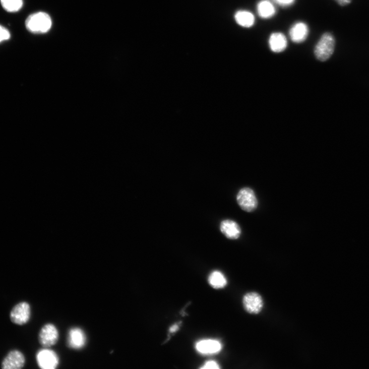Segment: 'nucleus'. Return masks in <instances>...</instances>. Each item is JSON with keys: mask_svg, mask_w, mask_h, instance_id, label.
Segmentation results:
<instances>
[{"mask_svg": "<svg viewBox=\"0 0 369 369\" xmlns=\"http://www.w3.org/2000/svg\"><path fill=\"white\" fill-rule=\"evenodd\" d=\"M52 25L50 16L46 13L39 12L30 15L26 20L25 26L29 32L43 34L48 32Z\"/></svg>", "mask_w": 369, "mask_h": 369, "instance_id": "1", "label": "nucleus"}, {"mask_svg": "<svg viewBox=\"0 0 369 369\" xmlns=\"http://www.w3.org/2000/svg\"><path fill=\"white\" fill-rule=\"evenodd\" d=\"M335 47V40L330 33L323 35L315 48V54L319 60L325 61L332 55Z\"/></svg>", "mask_w": 369, "mask_h": 369, "instance_id": "2", "label": "nucleus"}, {"mask_svg": "<svg viewBox=\"0 0 369 369\" xmlns=\"http://www.w3.org/2000/svg\"><path fill=\"white\" fill-rule=\"evenodd\" d=\"M237 203L243 210L251 212L258 206V201L254 191L248 188L241 189L236 197Z\"/></svg>", "mask_w": 369, "mask_h": 369, "instance_id": "3", "label": "nucleus"}, {"mask_svg": "<svg viewBox=\"0 0 369 369\" xmlns=\"http://www.w3.org/2000/svg\"><path fill=\"white\" fill-rule=\"evenodd\" d=\"M39 367L43 369H54L59 364V358L53 350L44 348L39 350L36 356Z\"/></svg>", "mask_w": 369, "mask_h": 369, "instance_id": "4", "label": "nucleus"}, {"mask_svg": "<svg viewBox=\"0 0 369 369\" xmlns=\"http://www.w3.org/2000/svg\"><path fill=\"white\" fill-rule=\"evenodd\" d=\"M58 337L59 334L57 328L52 324H47L41 329L39 340L44 348H49L57 343Z\"/></svg>", "mask_w": 369, "mask_h": 369, "instance_id": "5", "label": "nucleus"}, {"mask_svg": "<svg viewBox=\"0 0 369 369\" xmlns=\"http://www.w3.org/2000/svg\"><path fill=\"white\" fill-rule=\"evenodd\" d=\"M31 315L30 306L27 302H21L16 304L11 311L10 318L12 322L18 325H23L29 321Z\"/></svg>", "mask_w": 369, "mask_h": 369, "instance_id": "6", "label": "nucleus"}, {"mask_svg": "<svg viewBox=\"0 0 369 369\" xmlns=\"http://www.w3.org/2000/svg\"><path fill=\"white\" fill-rule=\"evenodd\" d=\"M25 358L22 352L12 350L4 358L2 362L4 369H20L25 365Z\"/></svg>", "mask_w": 369, "mask_h": 369, "instance_id": "7", "label": "nucleus"}, {"mask_svg": "<svg viewBox=\"0 0 369 369\" xmlns=\"http://www.w3.org/2000/svg\"><path fill=\"white\" fill-rule=\"evenodd\" d=\"M244 309L253 314H257L262 310L263 302L261 296L255 292L245 294L243 298Z\"/></svg>", "mask_w": 369, "mask_h": 369, "instance_id": "8", "label": "nucleus"}, {"mask_svg": "<svg viewBox=\"0 0 369 369\" xmlns=\"http://www.w3.org/2000/svg\"><path fill=\"white\" fill-rule=\"evenodd\" d=\"M86 334L82 329L75 327L70 330L68 344L71 348L76 350L82 349L86 345Z\"/></svg>", "mask_w": 369, "mask_h": 369, "instance_id": "9", "label": "nucleus"}, {"mask_svg": "<svg viewBox=\"0 0 369 369\" xmlns=\"http://www.w3.org/2000/svg\"><path fill=\"white\" fill-rule=\"evenodd\" d=\"M222 348L221 343L215 340L206 339L200 341L196 345L198 352L204 355H211L219 352Z\"/></svg>", "mask_w": 369, "mask_h": 369, "instance_id": "10", "label": "nucleus"}, {"mask_svg": "<svg viewBox=\"0 0 369 369\" xmlns=\"http://www.w3.org/2000/svg\"><path fill=\"white\" fill-rule=\"evenodd\" d=\"M309 34V27L303 22H298L291 28L289 35L291 40L296 43L304 42Z\"/></svg>", "mask_w": 369, "mask_h": 369, "instance_id": "11", "label": "nucleus"}, {"mask_svg": "<svg viewBox=\"0 0 369 369\" xmlns=\"http://www.w3.org/2000/svg\"><path fill=\"white\" fill-rule=\"evenodd\" d=\"M220 230L227 238L230 239L238 238L241 233L238 224L230 220L223 221L221 224Z\"/></svg>", "mask_w": 369, "mask_h": 369, "instance_id": "12", "label": "nucleus"}, {"mask_svg": "<svg viewBox=\"0 0 369 369\" xmlns=\"http://www.w3.org/2000/svg\"><path fill=\"white\" fill-rule=\"evenodd\" d=\"M270 49L274 52L279 53L284 51L287 47V40L284 35L281 33L272 34L269 40Z\"/></svg>", "mask_w": 369, "mask_h": 369, "instance_id": "13", "label": "nucleus"}, {"mask_svg": "<svg viewBox=\"0 0 369 369\" xmlns=\"http://www.w3.org/2000/svg\"><path fill=\"white\" fill-rule=\"evenodd\" d=\"M235 19L239 25L244 27H251L255 22L254 15L248 11H241L235 15Z\"/></svg>", "mask_w": 369, "mask_h": 369, "instance_id": "14", "label": "nucleus"}, {"mask_svg": "<svg viewBox=\"0 0 369 369\" xmlns=\"http://www.w3.org/2000/svg\"><path fill=\"white\" fill-rule=\"evenodd\" d=\"M258 12L259 16L264 19H268L275 14L273 5L268 0H262L258 5Z\"/></svg>", "mask_w": 369, "mask_h": 369, "instance_id": "15", "label": "nucleus"}, {"mask_svg": "<svg viewBox=\"0 0 369 369\" xmlns=\"http://www.w3.org/2000/svg\"><path fill=\"white\" fill-rule=\"evenodd\" d=\"M210 285L213 288L220 289L224 288L227 284L226 279L224 274L218 271L211 273L209 278Z\"/></svg>", "mask_w": 369, "mask_h": 369, "instance_id": "16", "label": "nucleus"}, {"mask_svg": "<svg viewBox=\"0 0 369 369\" xmlns=\"http://www.w3.org/2000/svg\"><path fill=\"white\" fill-rule=\"evenodd\" d=\"M4 9L8 12L15 13L21 10L23 0H1Z\"/></svg>", "mask_w": 369, "mask_h": 369, "instance_id": "17", "label": "nucleus"}, {"mask_svg": "<svg viewBox=\"0 0 369 369\" xmlns=\"http://www.w3.org/2000/svg\"><path fill=\"white\" fill-rule=\"evenodd\" d=\"M11 38L9 31L5 27L0 25V43L8 40Z\"/></svg>", "mask_w": 369, "mask_h": 369, "instance_id": "18", "label": "nucleus"}, {"mask_svg": "<svg viewBox=\"0 0 369 369\" xmlns=\"http://www.w3.org/2000/svg\"><path fill=\"white\" fill-rule=\"evenodd\" d=\"M201 368L203 369H219L220 367L217 362L211 360L206 362Z\"/></svg>", "mask_w": 369, "mask_h": 369, "instance_id": "19", "label": "nucleus"}, {"mask_svg": "<svg viewBox=\"0 0 369 369\" xmlns=\"http://www.w3.org/2000/svg\"><path fill=\"white\" fill-rule=\"evenodd\" d=\"M274 1L282 7H288L293 4L294 0H274Z\"/></svg>", "mask_w": 369, "mask_h": 369, "instance_id": "20", "label": "nucleus"}, {"mask_svg": "<svg viewBox=\"0 0 369 369\" xmlns=\"http://www.w3.org/2000/svg\"><path fill=\"white\" fill-rule=\"evenodd\" d=\"M335 1L342 7L347 6L352 2V0H335Z\"/></svg>", "mask_w": 369, "mask_h": 369, "instance_id": "21", "label": "nucleus"}, {"mask_svg": "<svg viewBox=\"0 0 369 369\" xmlns=\"http://www.w3.org/2000/svg\"><path fill=\"white\" fill-rule=\"evenodd\" d=\"M179 329V326L178 324H174L172 325L169 329V331L171 333H174L176 332Z\"/></svg>", "mask_w": 369, "mask_h": 369, "instance_id": "22", "label": "nucleus"}]
</instances>
